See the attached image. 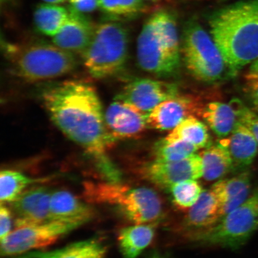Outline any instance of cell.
I'll return each instance as SVG.
<instances>
[{"instance_id":"obj_1","label":"cell","mask_w":258,"mask_h":258,"mask_svg":"<svg viewBox=\"0 0 258 258\" xmlns=\"http://www.w3.org/2000/svg\"><path fill=\"white\" fill-rule=\"evenodd\" d=\"M41 99L51 120L91 157L102 179H117L120 171L106 153L116 141L106 127L95 89L82 81L68 80L45 89Z\"/></svg>"},{"instance_id":"obj_2","label":"cell","mask_w":258,"mask_h":258,"mask_svg":"<svg viewBox=\"0 0 258 258\" xmlns=\"http://www.w3.org/2000/svg\"><path fill=\"white\" fill-rule=\"evenodd\" d=\"M212 39L227 63L232 77L253 63L251 74H258V0L226 6L210 16Z\"/></svg>"},{"instance_id":"obj_3","label":"cell","mask_w":258,"mask_h":258,"mask_svg":"<svg viewBox=\"0 0 258 258\" xmlns=\"http://www.w3.org/2000/svg\"><path fill=\"white\" fill-rule=\"evenodd\" d=\"M179 50L175 18L166 12L154 14L138 37L139 66L158 76H175L180 68Z\"/></svg>"},{"instance_id":"obj_4","label":"cell","mask_w":258,"mask_h":258,"mask_svg":"<svg viewBox=\"0 0 258 258\" xmlns=\"http://www.w3.org/2000/svg\"><path fill=\"white\" fill-rule=\"evenodd\" d=\"M83 194L87 201L111 206L134 224H156L163 215L160 196L147 187L132 188L121 182H86Z\"/></svg>"},{"instance_id":"obj_5","label":"cell","mask_w":258,"mask_h":258,"mask_svg":"<svg viewBox=\"0 0 258 258\" xmlns=\"http://www.w3.org/2000/svg\"><path fill=\"white\" fill-rule=\"evenodd\" d=\"M128 34L117 21H106L96 26L91 42L82 54L88 73L95 79L115 75L127 62Z\"/></svg>"},{"instance_id":"obj_6","label":"cell","mask_w":258,"mask_h":258,"mask_svg":"<svg viewBox=\"0 0 258 258\" xmlns=\"http://www.w3.org/2000/svg\"><path fill=\"white\" fill-rule=\"evenodd\" d=\"M11 49L13 70L29 82L56 79L72 72L77 67L75 54L54 44L38 42Z\"/></svg>"},{"instance_id":"obj_7","label":"cell","mask_w":258,"mask_h":258,"mask_svg":"<svg viewBox=\"0 0 258 258\" xmlns=\"http://www.w3.org/2000/svg\"><path fill=\"white\" fill-rule=\"evenodd\" d=\"M258 230V191L206 230L187 235L205 246L238 249Z\"/></svg>"},{"instance_id":"obj_8","label":"cell","mask_w":258,"mask_h":258,"mask_svg":"<svg viewBox=\"0 0 258 258\" xmlns=\"http://www.w3.org/2000/svg\"><path fill=\"white\" fill-rule=\"evenodd\" d=\"M182 53L187 69L196 79L212 83L232 77L214 40L195 21H189L183 30Z\"/></svg>"},{"instance_id":"obj_9","label":"cell","mask_w":258,"mask_h":258,"mask_svg":"<svg viewBox=\"0 0 258 258\" xmlns=\"http://www.w3.org/2000/svg\"><path fill=\"white\" fill-rule=\"evenodd\" d=\"M79 227L76 224L48 221L18 228L1 241L2 256L12 258L47 247Z\"/></svg>"},{"instance_id":"obj_10","label":"cell","mask_w":258,"mask_h":258,"mask_svg":"<svg viewBox=\"0 0 258 258\" xmlns=\"http://www.w3.org/2000/svg\"><path fill=\"white\" fill-rule=\"evenodd\" d=\"M137 173L142 179L159 188L168 190L174 183L202 177L203 164L200 155L195 154L179 161H148L141 164Z\"/></svg>"},{"instance_id":"obj_11","label":"cell","mask_w":258,"mask_h":258,"mask_svg":"<svg viewBox=\"0 0 258 258\" xmlns=\"http://www.w3.org/2000/svg\"><path fill=\"white\" fill-rule=\"evenodd\" d=\"M178 95V87L175 84L137 79L125 85L115 99L128 103L149 114L160 103Z\"/></svg>"},{"instance_id":"obj_12","label":"cell","mask_w":258,"mask_h":258,"mask_svg":"<svg viewBox=\"0 0 258 258\" xmlns=\"http://www.w3.org/2000/svg\"><path fill=\"white\" fill-rule=\"evenodd\" d=\"M205 106L193 96L178 95L160 103L149 113L148 127L160 131L172 130L190 117H202Z\"/></svg>"},{"instance_id":"obj_13","label":"cell","mask_w":258,"mask_h":258,"mask_svg":"<svg viewBox=\"0 0 258 258\" xmlns=\"http://www.w3.org/2000/svg\"><path fill=\"white\" fill-rule=\"evenodd\" d=\"M148 115L134 105L115 99L105 112L106 127L116 142L139 138L148 128Z\"/></svg>"},{"instance_id":"obj_14","label":"cell","mask_w":258,"mask_h":258,"mask_svg":"<svg viewBox=\"0 0 258 258\" xmlns=\"http://www.w3.org/2000/svg\"><path fill=\"white\" fill-rule=\"evenodd\" d=\"M51 192L46 187H34L25 190L13 202L12 212L16 227L48 222Z\"/></svg>"},{"instance_id":"obj_15","label":"cell","mask_w":258,"mask_h":258,"mask_svg":"<svg viewBox=\"0 0 258 258\" xmlns=\"http://www.w3.org/2000/svg\"><path fill=\"white\" fill-rule=\"evenodd\" d=\"M69 9V18L58 33L53 37V43L70 53L83 54L92 40L96 25L83 13L70 6Z\"/></svg>"},{"instance_id":"obj_16","label":"cell","mask_w":258,"mask_h":258,"mask_svg":"<svg viewBox=\"0 0 258 258\" xmlns=\"http://www.w3.org/2000/svg\"><path fill=\"white\" fill-rule=\"evenodd\" d=\"M91 206L67 190L51 192L48 221L82 226L94 217Z\"/></svg>"},{"instance_id":"obj_17","label":"cell","mask_w":258,"mask_h":258,"mask_svg":"<svg viewBox=\"0 0 258 258\" xmlns=\"http://www.w3.org/2000/svg\"><path fill=\"white\" fill-rule=\"evenodd\" d=\"M250 188V176L245 172L231 178L218 180L212 185L211 189L220 206L221 218L239 207L249 198Z\"/></svg>"},{"instance_id":"obj_18","label":"cell","mask_w":258,"mask_h":258,"mask_svg":"<svg viewBox=\"0 0 258 258\" xmlns=\"http://www.w3.org/2000/svg\"><path fill=\"white\" fill-rule=\"evenodd\" d=\"M244 106L238 99L231 100L228 104L209 103L205 106L202 117L217 136L224 138L240 123V114Z\"/></svg>"},{"instance_id":"obj_19","label":"cell","mask_w":258,"mask_h":258,"mask_svg":"<svg viewBox=\"0 0 258 258\" xmlns=\"http://www.w3.org/2000/svg\"><path fill=\"white\" fill-rule=\"evenodd\" d=\"M221 218L220 206L211 189L203 190L183 221L185 235L206 230Z\"/></svg>"},{"instance_id":"obj_20","label":"cell","mask_w":258,"mask_h":258,"mask_svg":"<svg viewBox=\"0 0 258 258\" xmlns=\"http://www.w3.org/2000/svg\"><path fill=\"white\" fill-rule=\"evenodd\" d=\"M229 151L233 161V172H242L256 157L258 144L251 132L244 125H237L227 138Z\"/></svg>"},{"instance_id":"obj_21","label":"cell","mask_w":258,"mask_h":258,"mask_svg":"<svg viewBox=\"0 0 258 258\" xmlns=\"http://www.w3.org/2000/svg\"><path fill=\"white\" fill-rule=\"evenodd\" d=\"M107 247L99 238L75 242L59 249L29 251L12 258H105Z\"/></svg>"},{"instance_id":"obj_22","label":"cell","mask_w":258,"mask_h":258,"mask_svg":"<svg viewBox=\"0 0 258 258\" xmlns=\"http://www.w3.org/2000/svg\"><path fill=\"white\" fill-rule=\"evenodd\" d=\"M154 225L134 224L121 229L117 241L123 258H138L150 246L156 235Z\"/></svg>"},{"instance_id":"obj_23","label":"cell","mask_w":258,"mask_h":258,"mask_svg":"<svg viewBox=\"0 0 258 258\" xmlns=\"http://www.w3.org/2000/svg\"><path fill=\"white\" fill-rule=\"evenodd\" d=\"M199 155L203 164V177L207 181H214L233 172L227 138L205 148Z\"/></svg>"},{"instance_id":"obj_24","label":"cell","mask_w":258,"mask_h":258,"mask_svg":"<svg viewBox=\"0 0 258 258\" xmlns=\"http://www.w3.org/2000/svg\"><path fill=\"white\" fill-rule=\"evenodd\" d=\"M165 139L170 143L186 142L199 149L206 148L212 145L207 125L196 117H190L180 122L172 129Z\"/></svg>"},{"instance_id":"obj_25","label":"cell","mask_w":258,"mask_h":258,"mask_svg":"<svg viewBox=\"0 0 258 258\" xmlns=\"http://www.w3.org/2000/svg\"><path fill=\"white\" fill-rule=\"evenodd\" d=\"M69 16V8L52 4L38 5L34 14L35 28L40 33L53 37L62 28Z\"/></svg>"},{"instance_id":"obj_26","label":"cell","mask_w":258,"mask_h":258,"mask_svg":"<svg viewBox=\"0 0 258 258\" xmlns=\"http://www.w3.org/2000/svg\"><path fill=\"white\" fill-rule=\"evenodd\" d=\"M44 179L31 178L17 171L2 170L0 173V199L2 203H12L28 187Z\"/></svg>"},{"instance_id":"obj_27","label":"cell","mask_w":258,"mask_h":258,"mask_svg":"<svg viewBox=\"0 0 258 258\" xmlns=\"http://www.w3.org/2000/svg\"><path fill=\"white\" fill-rule=\"evenodd\" d=\"M106 21L132 19L144 10L142 0H99V7Z\"/></svg>"},{"instance_id":"obj_28","label":"cell","mask_w":258,"mask_h":258,"mask_svg":"<svg viewBox=\"0 0 258 258\" xmlns=\"http://www.w3.org/2000/svg\"><path fill=\"white\" fill-rule=\"evenodd\" d=\"M198 150V147L186 142L170 143L163 138L155 143L152 155L155 160L176 161L186 159L195 154Z\"/></svg>"},{"instance_id":"obj_29","label":"cell","mask_w":258,"mask_h":258,"mask_svg":"<svg viewBox=\"0 0 258 258\" xmlns=\"http://www.w3.org/2000/svg\"><path fill=\"white\" fill-rule=\"evenodd\" d=\"M174 206L180 211H187L195 205L203 191L197 180H185L174 183L168 189Z\"/></svg>"},{"instance_id":"obj_30","label":"cell","mask_w":258,"mask_h":258,"mask_svg":"<svg viewBox=\"0 0 258 258\" xmlns=\"http://www.w3.org/2000/svg\"><path fill=\"white\" fill-rule=\"evenodd\" d=\"M240 123L249 129L255 138L258 144V117L246 106H244L242 109Z\"/></svg>"},{"instance_id":"obj_31","label":"cell","mask_w":258,"mask_h":258,"mask_svg":"<svg viewBox=\"0 0 258 258\" xmlns=\"http://www.w3.org/2000/svg\"><path fill=\"white\" fill-rule=\"evenodd\" d=\"M13 217L12 212L6 206L1 205L0 208V238L4 240L9 235L11 230Z\"/></svg>"},{"instance_id":"obj_32","label":"cell","mask_w":258,"mask_h":258,"mask_svg":"<svg viewBox=\"0 0 258 258\" xmlns=\"http://www.w3.org/2000/svg\"><path fill=\"white\" fill-rule=\"evenodd\" d=\"M70 7L81 13H89L99 7V0H69Z\"/></svg>"},{"instance_id":"obj_33","label":"cell","mask_w":258,"mask_h":258,"mask_svg":"<svg viewBox=\"0 0 258 258\" xmlns=\"http://www.w3.org/2000/svg\"><path fill=\"white\" fill-rule=\"evenodd\" d=\"M246 79L247 91L254 104L258 106V76L249 73L246 76Z\"/></svg>"},{"instance_id":"obj_34","label":"cell","mask_w":258,"mask_h":258,"mask_svg":"<svg viewBox=\"0 0 258 258\" xmlns=\"http://www.w3.org/2000/svg\"><path fill=\"white\" fill-rule=\"evenodd\" d=\"M148 258H170L169 257L165 255L163 253H161L158 252V251H155L152 254H151L149 257Z\"/></svg>"},{"instance_id":"obj_35","label":"cell","mask_w":258,"mask_h":258,"mask_svg":"<svg viewBox=\"0 0 258 258\" xmlns=\"http://www.w3.org/2000/svg\"><path fill=\"white\" fill-rule=\"evenodd\" d=\"M43 1L50 3V4H60V3L66 2L67 0H43Z\"/></svg>"},{"instance_id":"obj_36","label":"cell","mask_w":258,"mask_h":258,"mask_svg":"<svg viewBox=\"0 0 258 258\" xmlns=\"http://www.w3.org/2000/svg\"><path fill=\"white\" fill-rule=\"evenodd\" d=\"M256 75L258 76V74H256Z\"/></svg>"}]
</instances>
